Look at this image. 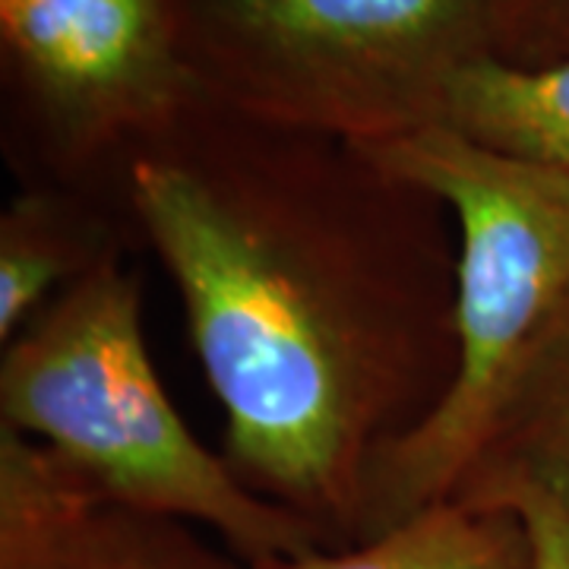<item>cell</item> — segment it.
<instances>
[{"label": "cell", "instance_id": "6da1fadb", "mask_svg": "<svg viewBox=\"0 0 569 569\" xmlns=\"http://www.w3.org/2000/svg\"><path fill=\"white\" fill-rule=\"evenodd\" d=\"M342 146L209 96L121 164L228 415V466L310 526L358 538L418 326L348 228L313 206Z\"/></svg>", "mask_w": 569, "mask_h": 569}, {"label": "cell", "instance_id": "7a4b0ae2", "mask_svg": "<svg viewBox=\"0 0 569 569\" xmlns=\"http://www.w3.org/2000/svg\"><path fill=\"white\" fill-rule=\"evenodd\" d=\"M387 178L452 209L459 224L452 377L421 421L370 459L358 541L449 500L497 408L569 298V171L430 127L351 146Z\"/></svg>", "mask_w": 569, "mask_h": 569}, {"label": "cell", "instance_id": "3957f363", "mask_svg": "<svg viewBox=\"0 0 569 569\" xmlns=\"http://www.w3.org/2000/svg\"><path fill=\"white\" fill-rule=\"evenodd\" d=\"M0 418L108 500L216 531L250 569L323 550V531L247 488L183 425L149 361L140 279L118 257L82 269L7 342Z\"/></svg>", "mask_w": 569, "mask_h": 569}, {"label": "cell", "instance_id": "277c9868", "mask_svg": "<svg viewBox=\"0 0 569 569\" xmlns=\"http://www.w3.org/2000/svg\"><path fill=\"white\" fill-rule=\"evenodd\" d=\"M183 44L224 108L346 146L447 127L493 61L490 0H183Z\"/></svg>", "mask_w": 569, "mask_h": 569}, {"label": "cell", "instance_id": "5b68a950", "mask_svg": "<svg viewBox=\"0 0 569 569\" xmlns=\"http://www.w3.org/2000/svg\"><path fill=\"white\" fill-rule=\"evenodd\" d=\"M0 54L22 137L67 171L121 162L209 99L183 0H0Z\"/></svg>", "mask_w": 569, "mask_h": 569}, {"label": "cell", "instance_id": "8992f818", "mask_svg": "<svg viewBox=\"0 0 569 569\" xmlns=\"http://www.w3.org/2000/svg\"><path fill=\"white\" fill-rule=\"evenodd\" d=\"M0 569H206L168 519L108 500L39 440L0 427Z\"/></svg>", "mask_w": 569, "mask_h": 569}, {"label": "cell", "instance_id": "52a82bcc", "mask_svg": "<svg viewBox=\"0 0 569 569\" xmlns=\"http://www.w3.org/2000/svg\"><path fill=\"white\" fill-rule=\"evenodd\" d=\"M516 490L569 509V298L535 339L449 500L493 507Z\"/></svg>", "mask_w": 569, "mask_h": 569}, {"label": "cell", "instance_id": "ba28073f", "mask_svg": "<svg viewBox=\"0 0 569 569\" xmlns=\"http://www.w3.org/2000/svg\"><path fill=\"white\" fill-rule=\"evenodd\" d=\"M282 569H535V541L509 503L440 500L358 548L317 550Z\"/></svg>", "mask_w": 569, "mask_h": 569}, {"label": "cell", "instance_id": "9c48e42d", "mask_svg": "<svg viewBox=\"0 0 569 569\" xmlns=\"http://www.w3.org/2000/svg\"><path fill=\"white\" fill-rule=\"evenodd\" d=\"M447 127L569 171V61L541 70L471 67L452 92Z\"/></svg>", "mask_w": 569, "mask_h": 569}, {"label": "cell", "instance_id": "30bf717a", "mask_svg": "<svg viewBox=\"0 0 569 569\" xmlns=\"http://www.w3.org/2000/svg\"><path fill=\"white\" fill-rule=\"evenodd\" d=\"M48 197H20L0 222V339L13 342L44 310L61 279H77L96 260H77Z\"/></svg>", "mask_w": 569, "mask_h": 569}, {"label": "cell", "instance_id": "8fae6325", "mask_svg": "<svg viewBox=\"0 0 569 569\" xmlns=\"http://www.w3.org/2000/svg\"><path fill=\"white\" fill-rule=\"evenodd\" d=\"M493 61L541 70L569 61V0H490Z\"/></svg>", "mask_w": 569, "mask_h": 569}, {"label": "cell", "instance_id": "7c38bea8", "mask_svg": "<svg viewBox=\"0 0 569 569\" xmlns=\"http://www.w3.org/2000/svg\"><path fill=\"white\" fill-rule=\"evenodd\" d=\"M503 503L529 522L535 541V569H569V509L538 490H516Z\"/></svg>", "mask_w": 569, "mask_h": 569}]
</instances>
